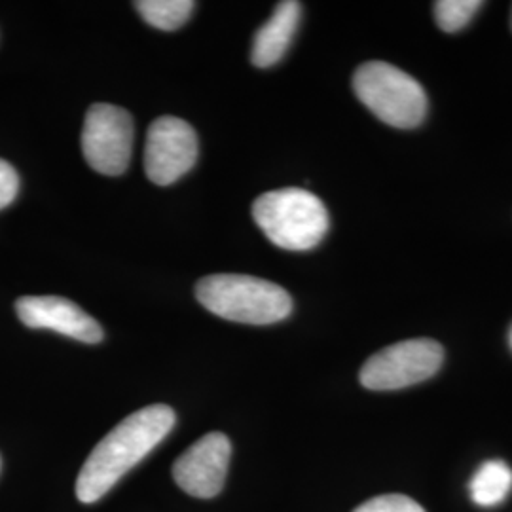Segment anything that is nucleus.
<instances>
[{
	"mask_svg": "<svg viewBox=\"0 0 512 512\" xmlns=\"http://www.w3.org/2000/svg\"><path fill=\"white\" fill-rule=\"evenodd\" d=\"M175 412L167 404H152L120 421L84 461L76 480V497L95 503L171 433Z\"/></svg>",
	"mask_w": 512,
	"mask_h": 512,
	"instance_id": "nucleus-1",
	"label": "nucleus"
},
{
	"mask_svg": "<svg viewBox=\"0 0 512 512\" xmlns=\"http://www.w3.org/2000/svg\"><path fill=\"white\" fill-rule=\"evenodd\" d=\"M196 296L205 310L245 325H274L293 311V300L283 287L251 275L203 277Z\"/></svg>",
	"mask_w": 512,
	"mask_h": 512,
	"instance_id": "nucleus-2",
	"label": "nucleus"
},
{
	"mask_svg": "<svg viewBox=\"0 0 512 512\" xmlns=\"http://www.w3.org/2000/svg\"><path fill=\"white\" fill-rule=\"evenodd\" d=\"M253 217L264 236L285 251H310L329 232L325 203L304 188H281L256 198Z\"/></svg>",
	"mask_w": 512,
	"mask_h": 512,
	"instance_id": "nucleus-3",
	"label": "nucleus"
},
{
	"mask_svg": "<svg viewBox=\"0 0 512 512\" xmlns=\"http://www.w3.org/2000/svg\"><path fill=\"white\" fill-rule=\"evenodd\" d=\"M357 99L387 126L412 129L427 114V95L420 82L399 67L370 61L353 74Z\"/></svg>",
	"mask_w": 512,
	"mask_h": 512,
	"instance_id": "nucleus-4",
	"label": "nucleus"
},
{
	"mask_svg": "<svg viewBox=\"0 0 512 512\" xmlns=\"http://www.w3.org/2000/svg\"><path fill=\"white\" fill-rule=\"evenodd\" d=\"M444 361V349L429 338L397 342L366 361L359 380L370 391H397L433 378Z\"/></svg>",
	"mask_w": 512,
	"mask_h": 512,
	"instance_id": "nucleus-5",
	"label": "nucleus"
},
{
	"mask_svg": "<svg viewBox=\"0 0 512 512\" xmlns=\"http://www.w3.org/2000/svg\"><path fill=\"white\" fill-rule=\"evenodd\" d=\"M133 148V120L128 110L95 103L82 129V154L93 171L116 177L128 169Z\"/></svg>",
	"mask_w": 512,
	"mask_h": 512,
	"instance_id": "nucleus-6",
	"label": "nucleus"
},
{
	"mask_svg": "<svg viewBox=\"0 0 512 512\" xmlns=\"http://www.w3.org/2000/svg\"><path fill=\"white\" fill-rule=\"evenodd\" d=\"M198 160V135L175 116H162L148 128L145 148L147 177L158 186H169L188 173Z\"/></svg>",
	"mask_w": 512,
	"mask_h": 512,
	"instance_id": "nucleus-7",
	"label": "nucleus"
},
{
	"mask_svg": "<svg viewBox=\"0 0 512 512\" xmlns=\"http://www.w3.org/2000/svg\"><path fill=\"white\" fill-rule=\"evenodd\" d=\"M230 456V439L219 431L207 433L173 463V478L186 494L211 499L224 488Z\"/></svg>",
	"mask_w": 512,
	"mask_h": 512,
	"instance_id": "nucleus-8",
	"label": "nucleus"
},
{
	"mask_svg": "<svg viewBox=\"0 0 512 512\" xmlns=\"http://www.w3.org/2000/svg\"><path fill=\"white\" fill-rule=\"evenodd\" d=\"M16 311L19 321L29 329L54 330L84 344H99L103 340L101 325L67 298L21 296Z\"/></svg>",
	"mask_w": 512,
	"mask_h": 512,
	"instance_id": "nucleus-9",
	"label": "nucleus"
},
{
	"mask_svg": "<svg viewBox=\"0 0 512 512\" xmlns=\"http://www.w3.org/2000/svg\"><path fill=\"white\" fill-rule=\"evenodd\" d=\"M302 18V4L285 0L275 6L272 18L268 19L255 35L251 61L255 67L268 69L287 54Z\"/></svg>",
	"mask_w": 512,
	"mask_h": 512,
	"instance_id": "nucleus-10",
	"label": "nucleus"
},
{
	"mask_svg": "<svg viewBox=\"0 0 512 512\" xmlns=\"http://www.w3.org/2000/svg\"><path fill=\"white\" fill-rule=\"evenodd\" d=\"M512 490V469L499 459L482 463L469 482V494L478 507H495Z\"/></svg>",
	"mask_w": 512,
	"mask_h": 512,
	"instance_id": "nucleus-11",
	"label": "nucleus"
},
{
	"mask_svg": "<svg viewBox=\"0 0 512 512\" xmlns=\"http://www.w3.org/2000/svg\"><path fill=\"white\" fill-rule=\"evenodd\" d=\"M135 8L147 21L148 25L162 29V31H175L183 27L186 19L196 8L192 0H139Z\"/></svg>",
	"mask_w": 512,
	"mask_h": 512,
	"instance_id": "nucleus-12",
	"label": "nucleus"
},
{
	"mask_svg": "<svg viewBox=\"0 0 512 512\" xmlns=\"http://www.w3.org/2000/svg\"><path fill=\"white\" fill-rule=\"evenodd\" d=\"M482 6L484 2L480 0H439L435 2L433 12L444 33H458L471 23Z\"/></svg>",
	"mask_w": 512,
	"mask_h": 512,
	"instance_id": "nucleus-13",
	"label": "nucleus"
},
{
	"mask_svg": "<svg viewBox=\"0 0 512 512\" xmlns=\"http://www.w3.org/2000/svg\"><path fill=\"white\" fill-rule=\"evenodd\" d=\"M353 512H427L418 501L403 494L378 495L359 505Z\"/></svg>",
	"mask_w": 512,
	"mask_h": 512,
	"instance_id": "nucleus-14",
	"label": "nucleus"
},
{
	"mask_svg": "<svg viewBox=\"0 0 512 512\" xmlns=\"http://www.w3.org/2000/svg\"><path fill=\"white\" fill-rule=\"evenodd\" d=\"M19 177L16 169L0 160V211L18 198Z\"/></svg>",
	"mask_w": 512,
	"mask_h": 512,
	"instance_id": "nucleus-15",
	"label": "nucleus"
},
{
	"mask_svg": "<svg viewBox=\"0 0 512 512\" xmlns=\"http://www.w3.org/2000/svg\"><path fill=\"white\" fill-rule=\"evenodd\" d=\"M509 344H511V349H512V327H511V332H509Z\"/></svg>",
	"mask_w": 512,
	"mask_h": 512,
	"instance_id": "nucleus-16",
	"label": "nucleus"
},
{
	"mask_svg": "<svg viewBox=\"0 0 512 512\" xmlns=\"http://www.w3.org/2000/svg\"><path fill=\"white\" fill-rule=\"evenodd\" d=\"M0 469H2V459H0Z\"/></svg>",
	"mask_w": 512,
	"mask_h": 512,
	"instance_id": "nucleus-17",
	"label": "nucleus"
},
{
	"mask_svg": "<svg viewBox=\"0 0 512 512\" xmlns=\"http://www.w3.org/2000/svg\"><path fill=\"white\" fill-rule=\"evenodd\" d=\"M511 21H512V19H511ZM511 25H512V23H511Z\"/></svg>",
	"mask_w": 512,
	"mask_h": 512,
	"instance_id": "nucleus-18",
	"label": "nucleus"
}]
</instances>
